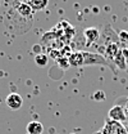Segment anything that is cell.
Listing matches in <instances>:
<instances>
[{"label": "cell", "instance_id": "cell-1", "mask_svg": "<svg viewBox=\"0 0 128 134\" xmlns=\"http://www.w3.org/2000/svg\"><path fill=\"white\" fill-rule=\"evenodd\" d=\"M108 116H109V119H112V121H115V122H123V121L127 120L124 108L122 106H119V104L113 106L112 108L109 110Z\"/></svg>", "mask_w": 128, "mask_h": 134}, {"label": "cell", "instance_id": "cell-2", "mask_svg": "<svg viewBox=\"0 0 128 134\" xmlns=\"http://www.w3.org/2000/svg\"><path fill=\"white\" fill-rule=\"evenodd\" d=\"M5 103H7V106L10 110H19L22 107V104H23V99H22V97L18 93H10L7 97Z\"/></svg>", "mask_w": 128, "mask_h": 134}, {"label": "cell", "instance_id": "cell-3", "mask_svg": "<svg viewBox=\"0 0 128 134\" xmlns=\"http://www.w3.org/2000/svg\"><path fill=\"white\" fill-rule=\"evenodd\" d=\"M17 13L23 18H30L31 19L33 16V10L27 3H18L17 5Z\"/></svg>", "mask_w": 128, "mask_h": 134}, {"label": "cell", "instance_id": "cell-4", "mask_svg": "<svg viewBox=\"0 0 128 134\" xmlns=\"http://www.w3.org/2000/svg\"><path fill=\"white\" fill-rule=\"evenodd\" d=\"M83 65H88V63H103L105 65L106 61L101 57V55H97V54H94V53H87V52H83Z\"/></svg>", "mask_w": 128, "mask_h": 134}, {"label": "cell", "instance_id": "cell-5", "mask_svg": "<svg viewBox=\"0 0 128 134\" xmlns=\"http://www.w3.org/2000/svg\"><path fill=\"white\" fill-rule=\"evenodd\" d=\"M83 35L86 37L87 44H92V43H95L96 40L100 37V31L96 27H90V29H86L83 31Z\"/></svg>", "mask_w": 128, "mask_h": 134}, {"label": "cell", "instance_id": "cell-6", "mask_svg": "<svg viewBox=\"0 0 128 134\" xmlns=\"http://www.w3.org/2000/svg\"><path fill=\"white\" fill-rule=\"evenodd\" d=\"M44 126L40 121H30L27 124V133L28 134H42Z\"/></svg>", "mask_w": 128, "mask_h": 134}, {"label": "cell", "instance_id": "cell-7", "mask_svg": "<svg viewBox=\"0 0 128 134\" xmlns=\"http://www.w3.org/2000/svg\"><path fill=\"white\" fill-rule=\"evenodd\" d=\"M69 65L71 66H82L85 59H83V52H73L69 55Z\"/></svg>", "mask_w": 128, "mask_h": 134}, {"label": "cell", "instance_id": "cell-8", "mask_svg": "<svg viewBox=\"0 0 128 134\" xmlns=\"http://www.w3.org/2000/svg\"><path fill=\"white\" fill-rule=\"evenodd\" d=\"M27 4L32 8L33 12L44 10L49 4V0H27Z\"/></svg>", "mask_w": 128, "mask_h": 134}, {"label": "cell", "instance_id": "cell-9", "mask_svg": "<svg viewBox=\"0 0 128 134\" xmlns=\"http://www.w3.org/2000/svg\"><path fill=\"white\" fill-rule=\"evenodd\" d=\"M119 52H120V50H119L118 45H117L115 43H110V45L106 47V54H108L110 58H115Z\"/></svg>", "mask_w": 128, "mask_h": 134}, {"label": "cell", "instance_id": "cell-10", "mask_svg": "<svg viewBox=\"0 0 128 134\" xmlns=\"http://www.w3.org/2000/svg\"><path fill=\"white\" fill-rule=\"evenodd\" d=\"M48 55L46 54H44V53H39V54H36V57H35V62H36V65L37 66H46L48 65Z\"/></svg>", "mask_w": 128, "mask_h": 134}, {"label": "cell", "instance_id": "cell-11", "mask_svg": "<svg viewBox=\"0 0 128 134\" xmlns=\"http://www.w3.org/2000/svg\"><path fill=\"white\" fill-rule=\"evenodd\" d=\"M114 61H115V63L118 65V66L120 67V68H126V63H123L124 62V57H123V53H118L117 54V57L114 58Z\"/></svg>", "mask_w": 128, "mask_h": 134}, {"label": "cell", "instance_id": "cell-12", "mask_svg": "<svg viewBox=\"0 0 128 134\" xmlns=\"http://www.w3.org/2000/svg\"><path fill=\"white\" fill-rule=\"evenodd\" d=\"M92 98H94L95 100H104L105 99V93H104L103 90H97V92L94 93Z\"/></svg>", "mask_w": 128, "mask_h": 134}, {"label": "cell", "instance_id": "cell-13", "mask_svg": "<svg viewBox=\"0 0 128 134\" xmlns=\"http://www.w3.org/2000/svg\"><path fill=\"white\" fill-rule=\"evenodd\" d=\"M58 62H59V65H60V66H63L64 68H67L68 66H71V65H69V59H68V58H65V57L59 58V59H58Z\"/></svg>", "mask_w": 128, "mask_h": 134}, {"label": "cell", "instance_id": "cell-14", "mask_svg": "<svg viewBox=\"0 0 128 134\" xmlns=\"http://www.w3.org/2000/svg\"><path fill=\"white\" fill-rule=\"evenodd\" d=\"M123 108H124V112H126V116L128 117V103H127V104H126V106H124V107H123Z\"/></svg>", "mask_w": 128, "mask_h": 134}]
</instances>
